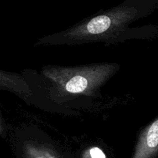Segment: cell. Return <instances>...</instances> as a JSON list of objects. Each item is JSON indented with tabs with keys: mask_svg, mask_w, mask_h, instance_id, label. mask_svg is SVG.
<instances>
[{
	"mask_svg": "<svg viewBox=\"0 0 158 158\" xmlns=\"http://www.w3.org/2000/svg\"><path fill=\"white\" fill-rule=\"evenodd\" d=\"M151 0H126L120 6L84 20L64 32L51 35L56 43L81 44L103 42L117 36L145 12Z\"/></svg>",
	"mask_w": 158,
	"mask_h": 158,
	"instance_id": "cell-1",
	"label": "cell"
},
{
	"mask_svg": "<svg viewBox=\"0 0 158 158\" xmlns=\"http://www.w3.org/2000/svg\"><path fill=\"white\" fill-rule=\"evenodd\" d=\"M116 63H97L79 66H49L43 74L51 83L49 95L56 103L79 96L94 97L118 71Z\"/></svg>",
	"mask_w": 158,
	"mask_h": 158,
	"instance_id": "cell-2",
	"label": "cell"
},
{
	"mask_svg": "<svg viewBox=\"0 0 158 158\" xmlns=\"http://www.w3.org/2000/svg\"><path fill=\"white\" fill-rule=\"evenodd\" d=\"M158 154V117L139 137L132 158H153Z\"/></svg>",
	"mask_w": 158,
	"mask_h": 158,
	"instance_id": "cell-3",
	"label": "cell"
},
{
	"mask_svg": "<svg viewBox=\"0 0 158 158\" xmlns=\"http://www.w3.org/2000/svg\"><path fill=\"white\" fill-rule=\"evenodd\" d=\"M24 158H59L53 150L43 143H26L24 147Z\"/></svg>",
	"mask_w": 158,
	"mask_h": 158,
	"instance_id": "cell-4",
	"label": "cell"
},
{
	"mask_svg": "<svg viewBox=\"0 0 158 158\" xmlns=\"http://www.w3.org/2000/svg\"><path fill=\"white\" fill-rule=\"evenodd\" d=\"M83 158H106V157L100 148L92 147L85 151Z\"/></svg>",
	"mask_w": 158,
	"mask_h": 158,
	"instance_id": "cell-5",
	"label": "cell"
}]
</instances>
